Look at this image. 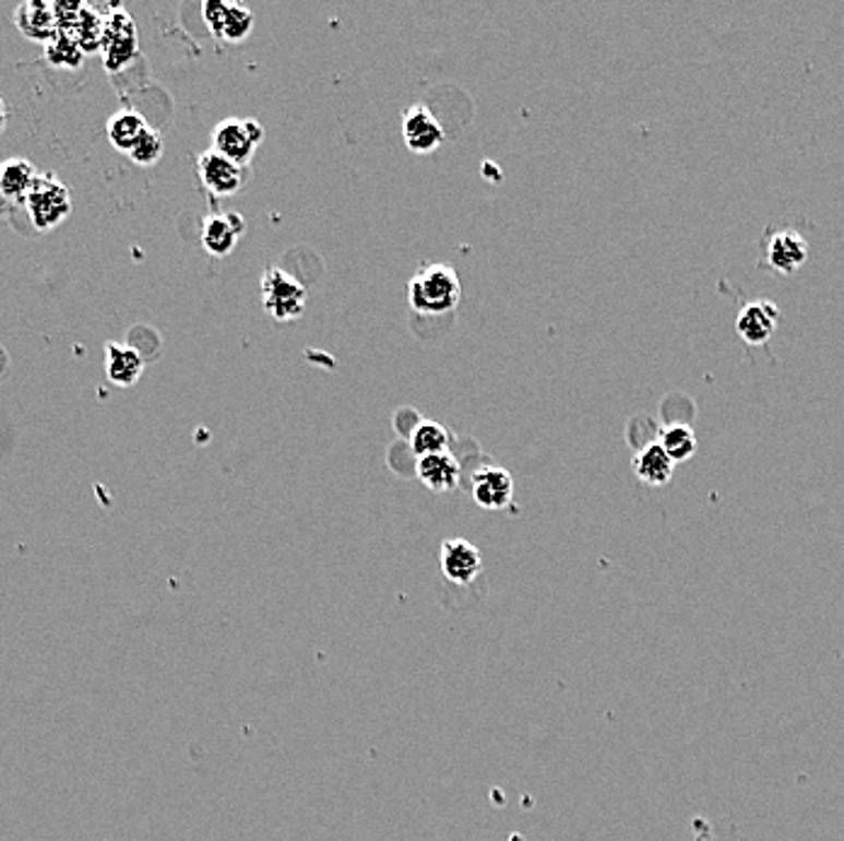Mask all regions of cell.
<instances>
[{
    "instance_id": "8992f818",
    "label": "cell",
    "mask_w": 844,
    "mask_h": 841,
    "mask_svg": "<svg viewBox=\"0 0 844 841\" xmlns=\"http://www.w3.org/2000/svg\"><path fill=\"white\" fill-rule=\"evenodd\" d=\"M103 61L107 71H124L127 66L134 61L139 51L136 42V27L134 20L124 10H112V15L105 17L103 29Z\"/></svg>"
},
{
    "instance_id": "7c38bea8",
    "label": "cell",
    "mask_w": 844,
    "mask_h": 841,
    "mask_svg": "<svg viewBox=\"0 0 844 841\" xmlns=\"http://www.w3.org/2000/svg\"><path fill=\"white\" fill-rule=\"evenodd\" d=\"M471 495L478 507L484 509H506L512 505L514 497V481L512 473L500 466H484L471 478Z\"/></svg>"
},
{
    "instance_id": "8fae6325",
    "label": "cell",
    "mask_w": 844,
    "mask_h": 841,
    "mask_svg": "<svg viewBox=\"0 0 844 841\" xmlns=\"http://www.w3.org/2000/svg\"><path fill=\"white\" fill-rule=\"evenodd\" d=\"M442 575L452 584H471L484 572V556L466 538H447L440 550Z\"/></svg>"
},
{
    "instance_id": "7402d4cb",
    "label": "cell",
    "mask_w": 844,
    "mask_h": 841,
    "mask_svg": "<svg viewBox=\"0 0 844 841\" xmlns=\"http://www.w3.org/2000/svg\"><path fill=\"white\" fill-rule=\"evenodd\" d=\"M44 57H47L51 66H57V69H63V71H79L85 61V54L79 44H75V39L69 35H61V32L44 44Z\"/></svg>"
},
{
    "instance_id": "7a4b0ae2",
    "label": "cell",
    "mask_w": 844,
    "mask_h": 841,
    "mask_svg": "<svg viewBox=\"0 0 844 841\" xmlns=\"http://www.w3.org/2000/svg\"><path fill=\"white\" fill-rule=\"evenodd\" d=\"M762 258L758 268L770 274H794L806 264L810 254V242L804 230L796 226H766L760 238Z\"/></svg>"
},
{
    "instance_id": "603a6c76",
    "label": "cell",
    "mask_w": 844,
    "mask_h": 841,
    "mask_svg": "<svg viewBox=\"0 0 844 841\" xmlns=\"http://www.w3.org/2000/svg\"><path fill=\"white\" fill-rule=\"evenodd\" d=\"M103 29H105V17H100L97 13H93L91 8L83 5V13L79 17V25H75L71 37L83 49V54H93V51L100 49Z\"/></svg>"
},
{
    "instance_id": "4fadbf2b",
    "label": "cell",
    "mask_w": 844,
    "mask_h": 841,
    "mask_svg": "<svg viewBox=\"0 0 844 841\" xmlns=\"http://www.w3.org/2000/svg\"><path fill=\"white\" fill-rule=\"evenodd\" d=\"M246 228V218L236 212L210 214L202 221V248L212 258H226V254L234 252Z\"/></svg>"
},
{
    "instance_id": "ac0fdd59",
    "label": "cell",
    "mask_w": 844,
    "mask_h": 841,
    "mask_svg": "<svg viewBox=\"0 0 844 841\" xmlns=\"http://www.w3.org/2000/svg\"><path fill=\"white\" fill-rule=\"evenodd\" d=\"M15 25L22 35L32 42L47 44L51 37L59 35L57 15H54V5H49V3H22V5H17Z\"/></svg>"
},
{
    "instance_id": "277c9868",
    "label": "cell",
    "mask_w": 844,
    "mask_h": 841,
    "mask_svg": "<svg viewBox=\"0 0 844 841\" xmlns=\"http://www.w3.org/2000/svg\"><path fill=\"white\" fill-rule=\"evenodd\" d=\"M262 139H265V129L260 121L228 117L218 121L212 131V151L240 165V168H248Z\"/></svg>"
},
{
    "instance_id": "9c48e42d",
    "label": "cell",
    "mask_w": 844,
    "mask_h": 841,
    "mask_svg": "<svg viewBox=\"0 0 844 841\" xmlns=\"http://www.w3.org/2000/svg\"><path fill=\"white\" fill-rule=\"evenodd\" d=\"M197 175H200L202 187L212 197H234L248 182V168H240V165L218 156L212 149L197 158Z\"/></svg>"
},
{
    "instance_id": "e0dca14e",
    "label": "cell",
    "mask_w": 844,
    "mask_h": 841,
    "mask_svg": "<svg viewBox=\"0 0 844 841\" xmlns=\"http://www.w3.org/2000/svg\"><path fill=\"white\" fill-rule=\"evenodd\" d=\"M37 175V168L27 158H10L0 163V194L8 204H25Z\"/></svg>"
},
{
    "instance_id": "5b68a950",
    "label": "cell",
    "mask_w": 844,
    "mask_h": 841,
    "mask_svg": "<svg viewBox=\"0 0 844 841\" xmlns=\"http://www.w3.org/2000/svg\"><path fill=\"white\" fill-rule=\"evenodd\" d=\"M260 296L265 311L275 320H282V323L301 318L306 304H309L306 286L280 268H268L265 274H262Z\"/></svg>"
},
{
    "instance_id": "ba28073f",
    "label": "cell",
    "mask_w": 844,
    "mask_h": 841,
    "mask_svg": "<svg viewBox=\"0 0 844 841\" xmlns=\"http://www.w3.org/2000/svg\"><path fill=\"white\" fill-rule=\"evenodd\" d=\"M403 143L408 146L413 153H435L447 141V131L440 125V119L435 117V112L427 105L418 103L411 105L403 112Z\"/></svg>"
},
{
    "instance_id": "3957f363",
    "label": "cell",
    "mask_w": 844,
    "mask_h": 841,
    "mask_svg": "<svg viewBox=\"0 0 844 841\" xmlns=\"http://www.w3.org/2000/svg\"><path fill=\"white\" fill-rule=\"evenodd\" d=\"M25 206L32 226L37 230H51L69 218L71 192L54 173H39L25 199Z\"/></svg>"
},
{
    "instance_id": "5bb4252c",
    "label": "cell",
    "mask_w": 844,
    "mask_h": 841,
    "mask_svg": "<svg viewBox=\"0 0 844 841\" xmlns=\"http://www.w3.org/2000/svg\"><path fill=\"white\" fill-rule=\"evenodd\" d=\"M105 371L109 381L127 389V386H134L141 379V374H144V357L127 342H107Z\"/></svg>"
},
{
    "instance_id": "cb8c5ba5",
    "label": "cell",
    "mask_w": 844,
    "mask_h": 841,
    "mask_svg": "<svg viewBox=\"0 0 844 841\" xmlns=\"http://www.w3.org/2000/svg\"><path fill=\"white\" fill-rule=\"evenodd\" d=\"M163 151H166V141H163V134L156 129H146L144 137L136 141V146L131 149L129 158L136 165H156L163 158Z\"/></svg>"
},
{
    "instance_id": "52a82bcc",
    "label": "cell",
    "mask_w": 844,
    "mask_h": 841,
    "mask_svg": "<svg viewBox=\"0 0 844 841\" xmlns=\"http://www.w3.org/2000/svg\"><path fill=\"white\" fill-rule=\"evenodd\" d=\"M202 20L214 39L228 44L243 42L253 32V10L243 3H224V0H206L202 5Z\"/></svg>"
},
{
    "instance_id": "30bf717a",
    "label": "cell",
    "mask_w": 844,
    "mask_h": 841,
    "mask_svg": "<svg viewBox=\"0 0 844 841\" xmlns=\"http://www.w3.org/2000/svg\"><path fill=\"white\" fill-rule=\"evenodd\" d=\"M780 320H782L780 306L760 298V301H750L742 306V311L736 318V333L745 345L762 347L776 333Z\"/></svg>"
},
{
    "instance_id": "9a60e30c",
    "label": "cell",
    "mask_w": 844,
    "mask_h": 841,
    "mask_svg": "<svg viewBox=\"0 0 844 841\" xmlns=\"http://www.w3.org/2000/svg\"><path fill=\"white\" fill-rule=\"evenodd\" d=\"M675 466L677 463L667 457L657 441H651V445L641 447L633 453V461H631L635 478L645 485H651V488H661V485L670 483L675 475Z\"/></svg>"
},
{
    "instance_id": "d4e9b609",
    "label": "cell",
    "mask_w": 844,
    "mask_h": 841,
    "mask_svg": "<svg viewBox=\"0 0 844 841\" xmlns=\"http://www.w3.org/2000/svg\"><path fill=\"white\" fill-rule=\"evenodd\" d=\"M8 127V107H5V99L0 97V134H3Z\"/></svg>"
},
{
    "instance_id": "d6986e66",
    "label": "cell",
    "mask_w": 844,
    "mask_h": 841,
    "mask_svg": "<svg viewBox=\"0 0 844 841\" xmlns=\"http://www.w3.org/2000/svg\"><path fill=\"white\" fill-rule=\"evenodd\" d=\"M148 129V121L141 117L134 109H122V112H115L107 119V139L117 151L131 153V149L136 146V141L144 137V131Z\"/></svg>"
},
{
    "instance_id": "2e32d148",
    "label": "cell",
    "mask_w": 844,
    "mask_h": 841,
    "mask_svg": "<svg viewBox=\"0 0 844 841\" xmlns=\"http://www.w3.org/2000/svg\"><path fill=\"white\" fill-rule=\"evenodd\" d=\"M415 473H418V478L425 488L432 493L454 490L459 481H462V466H459V461L449 451L418 459Z\"/></svg>"
},
{
    "instance_id": "ffe728a7",
    "label": "cell",
    "mask_w": 844,
    "mask_h": 841,
    "mask_svg": "<svg viewBox=\"0 0 844 841\" xmlns=\"http://www.w3.org/2000/svg\"><path fill=\"white\" fill-rule=\"evenodd\" d=\"M657 445L663 447V451L670 457L675 463H685L689 461L697 453V435L694 429L689 425H667L663 431H661V439H657Z\"/></svg>"
},
{
    "instance_id": "44dd1931",
    "label": "cell",
    "mask_w": 844,
    "mask_h": 841,
    "mask_svg": "<svg viewBox=\"0 0 844 841\" xmlns=\"http://www.w3.org/2000/svg\"><path fill=\"white\" fill-rule=\"evenodd\" d=\"M411 449L418 459L435 457V453L449 451V431L435 419H425L411 435Z\"/></svg>"
},
{
    "instance_id": "6da1fadb",
    "label": "cell",
    "mask_w": 844,
    "mask_h": 841,
    "mask_svg": "<svg viewBox=\"0 0 844 841\" xmlns=\"http://www.w3.org/2000/svg\"><path fill=\"white\" fill-rule=\"evenodd\" d=\"M462 301V280L452 264H423L408 280V304L423 316H444Z\"/></svg>"
},
{
    "instance_id": "484cf974",
    "label": "cell",
    "mask_w": 844,
    "mask_h": 841,
    "mask_svg": "<svg viewBox=\"0 0 844 841\" xmlns=\"http://www.w3.org/2000/svg\"><path fill=\"white\" fill-rule=\"evenodd\" d=\"M5 367H8V352L0 347V374L5 371Z\"/></svg>"
}]
</instances>
